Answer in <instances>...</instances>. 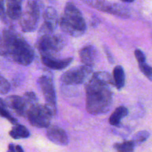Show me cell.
I'll list each match as a JSON object with an SVG mask.
<instances>
[{
    "label": "cell",
    "instance_id": "obj_1",
    "mask_svg": "<svg viewBox=\"0 0 152 152\" xmlns=\"http://www.w3.org/2000/svg\"><path fill=\"white\" fill-rule=\"evenodd\" d=\"M1 56L19 65H29L34 52L28 42L15 31L4 28L1 35Z\"/></svg>",
    "mask_w": 152,
    "mask_h": 152
},
{
    "label": "cell",
    "instance_id": "obj_2",
    "mask_svg": "<svg viewBox=\"0 0 152 152\" xmlns=\"http://www.w3.org/2000/svg\"><path fill=\"white\" fill-rule=\"evenodd\" d=\"M110 84L92 76L86 87V109L93 115L108 112L113 102V94Z\"/></svg>",
    "mask_w": 152,
    "mask_h": 152
},
{
    "label": "cell",
    "instance_id": "obj_3",
    "mask_svg": "<svg viewBox=\"0 0 152 152\" xmlns=\"http://www.w3.org/2000/svg\"><path fill=\"white\" fill-rule=\"evenodd\" d=\"M59 26L65 34L74 37H81L86 31V22L80 10L72 2H68L59 19Z\"/></svg>",
    "mask_w": 152,
    "mask_h": 152
},
{
    "label": "cell",
    "instance_id": "obj_4",
    "mask_svg": "<svg viewBox=\"0 0 152 152\" xmlns=\"http://www.w3.org/2000/svg\"><path fill=\"white\" fill-rule=\"evenodd\" d=\"M36 47L42 56H54L65 45L62 36L48 31H39Z\"/></svg>",
    "mask_w": 152,
    "mask_h": 152
},
{
    "label": "cell",
    "instance_id": "obj_5",
    "mask_svg": "<svg viewBox=\"0 0 152 152\" xmlns=\"http://www.w3.org/2000/svg\"><path fill=\"white\" fill-rule=\"evenodd\" d=\"M42 7V0H28L25 11L19 19V25L23 32H33L37 29Z\"/></svg>",
    "mask_w": 152,
    "mask_h": 152
},
{
    "label": "cell",
    "instance_id": "obj_6",
    "mask_svg": "<svg viewBox=\"0 0 152 152\" xmlns=\"http://www.w3.org/2000/svg\"><path fill=\"white\" fill-rule=\"evenodd\" d=\"M54 114L46 105H42L39 102L28 108L26 113L27 119L33 126L37 128H48Z\"/></svg>",
    "mask_w": 152,
    "mask_h": 152
},
{
    "label": "cell",
    "instance_id": "obj_7",
    "mask_svg": "<svg viewBox=\"0 0 152 152\" xmlns=\"http://www.w3.org/2000/svg\"><path fill=\"white\" fill-rule=\"evenodd\" d=\"M83 1L91 7L96 8V10L115 15L120 17L129 18L131 15L129 9L122 4L110 3L105 0H83Z\"/></svg>",
    "mask_w": 152,
    "mask_h": 152
},
{
    "label": "cell",
    "instance_id": "obj_8",
    "mask_svg": "<svg viewBox=\"0 0 152 152\" xmlns=\"http://www.w3.org/2000/svg\"><path fill=\"white\" fill-rule=\"evenodd\" d=\"M91 67L87 65H81L69 69L65 71L60 77V80L63 84L67 86H76L83 84L88 79L92 72Z\"/></svg>",
    "mask_w": 152,
    "mask_h": 152
},
{
    "label": "cell",
    "instance_id": "obj_9",
    "mask_svg": "<svg viewBox=\"0 0 152 152\" xmlns=\"http://www.w3.org/2000/svg\"><path fill=\"white\" fill-rule=\"evenodd\" d=\"M37 83L40 90L42 92L45 100V105L51 110L55 115L56 112V97L52 79L48 76L43 75L38 79Z\"/></svg>",
    "mask_w": 152,
    "mask_h": 152
},
{
    "label": "cell",
    "instance_id": "obj_10",
    "mask_svg": "<svg viewBox=\"0 0 152 152\" xmlns=\"http://www.w3.org/2000/svg\"><path fill=\"white\" fill-rule=\"evenodd\" d=\"M4 16L1 19L2 21L7 19L12 21H16L20 19L22 13V0H4Z\"/></svg>",
    "mask_w": 152,
    "mask_h": 152
},
{
    "label": "cell",
    "instance_id": "obj_11",
    "mask_svg": "<svg viewBox=\"0 0 152 152\" xmlns=\"http://www.w3.org/2000/svg\"><path fill=\"white\" fill-rule=\"evenodd\" d=\"M44 23L39 31L53 32L59 24V19L56 10L53 7H48L45 10L43 13Z\"/></svg>",
    "mask_w": 152,
    "mask_h": 152
},
{
    "label": "cell",
    "instance_id": "obj_12",
    "mask_svg": "<svg viewBox=\"0 0 152 152\" xmlns=\"http://www.w3.org/2000/svg\"><path fill=\"white\" fill-rule=\"evenodd\" d=\"M47 137L49 140L56 145H67L69 142L66 132L62 129L56 126L48 127Z\"/></svg>",
    "mask_w": 152,
    "mask_h": 152
},
{
    "label": "cell",
    "instance_id": "obj_13",
    "mask_svg": "<svg viewBox=\"0 0 152 152\" xmlns=\"http://www.w3.org/2000/svg\"><path fill=\"white\" fill-rule=\"evenodd\" d=\"M4 102L6 105L11 108L17 115L21 117L26 116L28 108L23 96H19L16 95L10 96L6 98Z\"/></svg>",
    "mask_w": 152,
    "mask_h": 152
},
{
    "label": "cell",
    "instance_id": "obj_14",
    "mask_svg": "<svg viewBox=\"0 0 152 152\" xmlns=\"http://www.w3.org/2000/svg\"><path fill=\"white\" fill-rule=\"evenodd\" d=\"M80 60L84 65L93 68L98 57L97 50L92 45H88L80 51Z\"/></svg>",
    "mask_w": 152,
    "mask_h": 152
},
{
    "label": "cell",
    "instance_id": "obj_15",
    "mask_svg": "<svg viewBox=\"0 0 152 152\" xmlns=\"http://www.w3.org/2000/svg\"><path fill=\"white\" fill-rule=\"evenodd\" d=\"M42 63L46 67L53 70H62L67 68L73 61L72 57L59 59L54 56H42Z\"/></svg>",
    "mask_w": 152,
    "mask_h": 152
},
{
    "label": "cell",
    "instance_id": "obj_16",
    "mask_svg": "<svg viewBox=\"0 0 152 152\" xmlns=\"http://www.w3.org/2000/svg\"><path fill=\"white\" fill-rule=\"evenodd\" d=\"M129 114V110L125 106H120L115 109L109 118V123L113 126L119 127L121 124V120Z\"/></svg>",
    "mask_w": 152,
    "mask_h": 152
},
{
    "label": "cell",
    "instance_id": "obj_17",
    "mask_svg": "<svg viewBox=\"0 0 152 152\" xmlns=\"http://www.w3.org/2000/svg\"><path fill=\"white\" fill-rule=\"evenodd\" d=\"M113 80H114V86L118 90H120L124 87L126 75H125L124 69L121 65H117L114 68L113 71Z\"/></svg>",
    "mask_w": 152,
    "mask_h": 152
},
{
    "label": "cell",
    "instance_id": "obj_18",
    "mask_svg": "<svg viewBox=\"0 0 152 152\" xmlns=\"http://www.w3.org/2000/svg\"><path fill=\"white\" fill-rule=\"evenodd\" d=\"M9 134L12 138L15 140L25 139L30 137V132L26 127L22 125L16 124L14 127L11 129Z\"/></svg>",
    "mask_w": 152,
    "mask_h": 152
},
{
    "label": "cell",
    "instance_id": "obj_19",
    "mask_svg": "<svg viewBox=\"0 0 152 152\" xmlns=\"http://www.w3.org/2000/svg\"><path fill=\"white\" fill-rule=\"evenodd\" d=\"M135 143L133 141H128L123 143H117L114 145V148L117 151L120 152H131L134 150Z\"/></svg>",
    "mask_w": 152,
    "mask_h": 152
},
{
    "label": "cell",
    "instance_id": "obj_20",
    "mask_svg": "<svg viewBox=\"0 0 152 152\" xmlns=\"http://www.w3.org/2000/svg\"><path fill=\"white\" fill-rule=\"evenodd\" d=\"M0 102H1V108H0V113H1V116L4 118L7 119L10 123L13 125L17 124V120L14 118L13 117H12L11 114L8 112V111L7 110L6 108V104L4 102V101L3 100V99H0Z\"/></svg>",
    "mask_w": 152,
    "mask_h": 152
},
{
    "label": "cell",
    "instance_id": "obj_21",
    "mask_svg": "<svg viewBox=\"0 0 152 152\" xmlns=\"http://www.w3.org/2000/svg\"><path fill=\"white\" fill-rule=\"evenodd\" d=\"M150 133L148 131H140L137 132L132 138V141L135 143V145H139L145 142L149 138Z\"/></svg>",
    "mask_w": 152,
    "mask_h": 152
},
{
    "label": "cell",
    "instance_id": "obj_22",
    "mask_svg": "<svg viewBox=\"0 0 152 152\" xmlns=\"http://www.w3.org/2000/svg\"><path fill=\"white\" fill-rule=\"evenodd\" d=\"M94 77L97 78L98 80H101V81L104 82V83H108L110 85H114V80L110 75L109 73L105 72V71H98V72L94 74Z\"/></svg>",
    "mask_w": 152,
    "mask_h": 152
},
{
    "label": "cell",
    "instance_id": "obj_23",
    "mask_svg": "<svg viewBox=\"0 0 152 152\" xmlns=\"http://www.w3.org/2000/svg\"><path fill=\"white\" fill-rule=\"evenodd\" d=\"M139 68L141 72L146 77V78L148 79L150 81H152V67L147 65L145 62L143 63H140Z\"/></svg>",
    "mask_w": 152,
    "mask_h": 152
},
{
    "label": "cell",
    "instance_id": "obj_24",
    "mask_svg": "<svg viewBox=\"0 0 152 152\" xmlns=\"http://www.w3.org/2000/svg\"><path fill=\"white\" fill-rule=\"evenodd\" d=\"M10 85L6 79L1 76V88H0V92L1 94H5L10 91Z\"/></svg>",
    "mask_w": 152,
    "mask_h": 152
},
{
    "label": "cell",
    "instance_id": "obj_25",
    "mask_svg": "<svg viewBox=\"0 0 152 152\" xmlns=\"http://www.w3.org/2000/svg\"><path fill=\"white\" fill-rule=\"evenodd\" d=\"M135 57H136L137 60L138 64L143 63V62H146V59H145V56L143 52L140 49H137L134 51Z\"/></svg>",
    "mask_w": 152,
    "mask_h": 152
},
{
    "label": "cell",
    "instance_id": "obj_26",
    "mask_svg": "<svg viewBox=\"0 0 152 152\" xmlns=\"http://www.w3.org/2000/svg\"><path fill=\"white\" fill-rule=\"evenodd\" d=\"M105 53H106V55H107V57H108V61H109L111 63L114 62V59H113V57H112V55L110 53V51L108 50V48H106V47H105Z\"/></svg>",
    "mask_w": 152,
    "mask_h": 152
},
{
    "label": "cell",
    "instance_id": "obj_27",
    "mask_svg": "<svg viewBox=\"0 0 152 152\" xmlns=\"http://www.w3.org/2000/svg\"><path fill=\"white\" fill-rule=\"evenodd\" d=\"M15 151L23 152L24 151V149L22 148V147L19 146V145H16V146H15Z\"/></svg>",
    "mask_w": 152,
    "mask_h": 152
},
{
    "label": "cell",
    "instance_id": "obj_28",
    "mask_svg": "<svg viewBox=\"0 0 152 152\" xmlns=\"http://www.w3.org/2000/svg\"><path fill=\"white\" fill-rule=\"evenodd\" d=\"M121 1H124V2H127V3H131V2H133L135 0H121Z\"/></svg>",
    "mask_w": 152,
    "mask_h": 152
}]
</instances>
